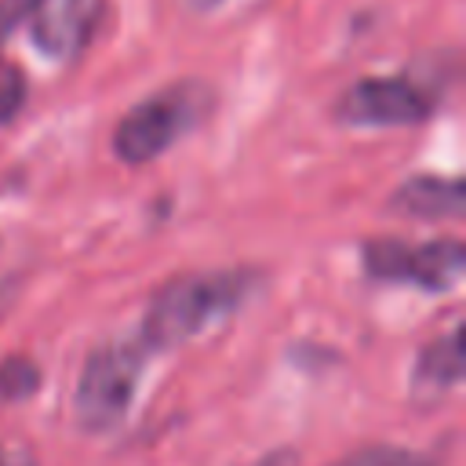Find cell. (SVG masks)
Masks as SVG:
<instances>
[{
	"label": "cell",
	"mask_w": 466,
	"mask_h": 466,
	"mask_svg": "<svg viewBox=\"0 0 466 466\" xmlns=\"http://www.w3.org/2000/svg\"><path fill=\"white\" fill-rule=\"evenodd\" d=\"M248 291H251V273L240 269L171 277L167 284L157 288L142 317V335H138L142 353H160L189 342L208 324L233 313Z\"/></svg>",
	"instance_id": "1"
},
{
	"label": "cell",
	"mask_w": 466,
	"mask_h": 466,
	"mask_svg": "<svg viewBox=\"0 0 466 466\" xmlns=\"http://www.w3.org/2000/svg\"><path fill=\"white\" fill-rule=\"evenodd\" d=\"M142 360H146V353L138 342H131V346L106 342L87 353V360L76 375V390H73V415H76L80 430L106 433V430L120 426V419L127 415V408L135 400Z\"/></svg>",
	"instance_id": "2"
},
{
	"label": "cell",
	"mask_w": 466,
	"mask_h": 466,
	"mask_svg": "<svg viewBox=\"0 0 466 466\" xmlns=\"http://www.w3.org/2000/svg\"><path fill=\"white\" fill-rule=\"evenodd\" d=\"M364 273L382 284H411L422 291H448L466 269V248L459 240L408 244L397 237L368 240L360 251Z\"/></svg>",
	"instance_id": "3"
},
{
	"label": "cell",
	"mask_w": 466,
	"mask_h": 466,
	"mask_svg": "<svg viewBox=\"0 0 466 466\" xmlns=\"http://www.w3.org/2000/svg\"><path fill=\"white\" fill-rule=\"evenodd\" d=\"M189 91L193 87H167L131 106L113 127V153L124 164L138 167L157 160L164 149H171V142L197 120V109H200Z\"/></svg>",
	"instance_id": "4"
},
{
	"label": "cell",
	"mask_w": 466,
	"mask_h": 466,
	"mask_svg": "<svg viewBox=\"0 0 466 466\" xmlns=\"http://www.w3.org/2000/svg\"><path fill=\"white\" fill-rule=\"evenodd\" d=\"M430 113L433 98L411 76H364L335 102V116L350 127H411Z\"/></svg>",
	"instance_id": "5"
},
{
	"label": "cell",
	"mask_w": 466,
	"mask_h": 466,
	"mask_svg": "<svg viewBox=\"0 0 466 466\" xmlns=\"http://www.w3.org/2000/svg\"><path fill=\"white\" fill-rule=\"evenodd\" d=\"M106 0H36L29 36L51 62H73L95 36Z\"/></svg>",
	"instance_id": "6"
},
{
	"label": "cell",
	"mask_w": 466,
	"mask_h": 466,
	"mask_svg": "<svg viewBox=\"0 0 466 466\" xmlns=\"http://www.w3.org/2000/svg\"><path fill=\"white\" fill-rule=\"evenodd\" d=\"M390 204L411 218L437 222V218H459L466 208V186L459 178H441V175H415L400 182L390 197Z\"/></svg>",
	"instance_id": "7"
},
{
	"label": "cell",
	"mask_w": 466,
	"mask_h": 466,
	"mask_svg": "<svg viewBox=\"0 0 466 466\" xmlns=\"http://www.w3.org/2000/svg\"><path fill=\"white\" fill-rule=\"evenodd\" d=\"M466 371V357H462V328H451L448 335H441L437 342H430L419 353L415 364V386L419 390H451L462 382Z\"/></svg>",
	"instance_id": "8"
},
{
	"label": "cell",
	"mask_w": 466,
	"mask_h": 466,
	"mask_svg": "<svg viewBox=\"0 0 466 466\" xmlns=\"http://www.w3.org/2000/svg\"><path fill=\"white\" fill-rule=\"evenodd\" d=\"M40 390V368L33 357L11 353L0 360V400L4 404H22Z\"/></svg>",
	"instance_id": "9"
},
{
	"label": "cell",
	"mask_w": 466,
	"mask_h": 466,
	"mask_svg": "<svg viewBox=\"0 0 466 466\" xmlns=\"http://www.w3.org/2000/svg\"><path fill=\"white\" fill-rule=\"evenodd\" d=\"M331 466H433V459L411 448H400V444H368V448H357L335 459Z\"/></svg>",
	"instance_id": "10"
},
{
	"label": "cell",
	"mask_w": 466,
	"mask_h": 466,
	"mask_svg": "<svg viewBox=\"0 0 466 466\" xmlns=\"http://www.w3.org/2000/svg\"><path fill=\"white\" fill-rule=\"evenodd\" d=\"M25 91H29V84H25V73L18 69V62L0 55V124H11L22 113Z\"/></svg>",
	"instance_id": "11"
},
{
	"label": "cell",
	"mask_w": 466,
	"mask_h": 466,
	"mask_svg": "<svg viewBox=\"0 0 466 466\" xmlns=\"http://www.w3.org/2000/svg\"><path fill=\"white\" fill-rule=\"evenodd\" d=\"M36 0H0V40H7L18 25H29Z\"/></svg>",
	"instance_id": "12"
},
{
	"label": "cell",
	"mask_w": 466,
	"mask_h": 466,
	"mask_svg": "<svg viewBox=\"0 0 466 466\" xmlns=\"http://www.w3.org/2000/svg\"><path fill=\"white\" fill-rule=\"evenodd\" d=\"M0 466H36L33 448H22V444H7V448H0Z\"/></svg>",
	"instance_id": "13"
},
{
	"label": "cell",
	"mask_w": 466,
	"mask_h": 466,
	"mask_svg": "<svg viewBox=\"0 0 466 466\" xmlns=\"http://www.w3.org/2000/svg\"><path fill=\"white\" fill-rule=\"evenodd\" d=\"M299 459H295V451L291 448H277V451H269V455H262V459H255L251 466H295Z\"/></svg>",
	"instance_id": "14"
},
{
	"label": "cell",
	"mask_w": 466,
	"mask_h": 466,
	"mask_svg": "<svg viewBox=\"0 0 466 466\" xmlns=\"http://www.w3.org/2000/svg\"><path fill=\"white\" fill-rule=\"evenodd\" d=\"M182 7H189V11H197V15H208V11H215L222 0H178Z\"/></svg>",
	"instance_id": "15"
}]
</instances>
